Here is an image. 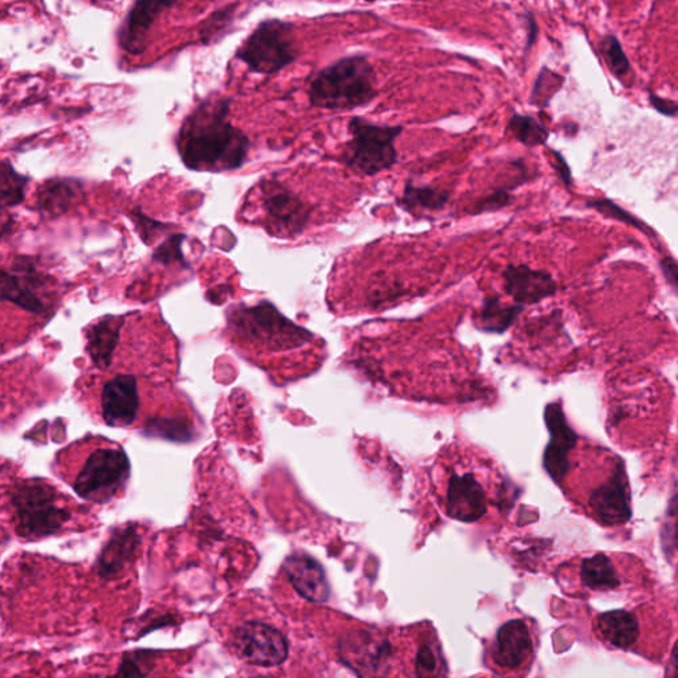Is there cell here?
I'll use <instances>...</instances> for the list:
<instances>
[{
  "label": "cell",
  "instance_id": "obj_1",
  "mask_svg": "<svg viewBox=\"0 0 678 678\" xmlns=\"http://www.w3.org/2000/svg\"><path fill=\"white\" fill-rule=\"evenodd\" d=\"M227 319L235 347L280 384L311 374L324 360L323 342L281 316L269 302L234 306Z\"/></svg>",
  "mask_w": 678,
  "mask_h": 678
},
{
  "label": "cell",
  "instance_id": "obj_39",
  "mask_svg": "<svg viewBox=\"0 0 678 678\" xmlns=\"http://www.w3.org/2000/svg\"><path fill=\"white\" fill-rule=\"evenodd\" d=\"M648 100L655 111L663 114L665 117L675 118L677 116V102L670 99H664V97L650 92Z\"/></svg>",
  "mask_w": 678,
  "mask_h": 678
},
{
  "label": "cell",
  "instance_id": "obj_8",
  "mask_svg": "<svg viewBox=\"0 0 678 678\" xmlns=\"http://www.w3.org/2000/svg\"><path fill=\"white\" fill-rule=\"evenodd\" d=\"M262 189V208L265 214V228L272 236L290 239L305 231L312 219V205H309L288 189L281 181L264 179Z\"/></svg>",
  "mask_w": 678,
  "mask_h": 678
},
{
  "label": "cell",
  "instance_id": "obj_5",
  "mask_svg": "<svg viewBox=\"0 0 678 678\" xmlns=\"http://www.w3.org/2000/svg\"><path fill=\"white\" fill-rule=\"evenodd\" d=\"M15 508L16 535L26 541L58 535L72 519L68 508L59 506V494L50 484L33 480L21 484L11 494Z\"/></svg>",
  "mask_w": 678,
  "mask_h": 678
},
{
  "label": "cell",
  "instance_id": "obj_35",
  "mask_svg": "<svg viewBox=\"0 0 678 678\" xmlns=\"http://www.w3.org/2000/svg\"><path fill=\"white\" fill-rule=\"evenodd\" d=\"M233 20L234 11L228 8L216 11L215 14H212L209 20L205 21L204 27L201 29V36L204 45H208L209 41L216 39L217 34L224 32V29L233 23Z\"/></svg>",
  "mask_w": 678,
  "mask_h": 678
},
{
  "label": "cell",
  "instance_id": "obj_25",
  "mask_svg": "<svg viewBox=\"0 0 678 678\" xmlns=\"http://www.w3.org/2000/svg\"><path fill=\"white\" fill-rule=\"evenodd\" d=\"M32 178L21 174L8 160L0 161V212L17 208L26 201Z\"/></svg>",
  "mask_w": 678,
  "mask_h": 678
},
{
  "label": "cell",
  "instance_id": "obj_22",
  "mask_svg": "<svg viewBox=\"0 0 678 678\" xmlns=\"http://www.w3.org/2000/svg\"><path fill=\"white\" fill-rule=\"evenodd\" d=\"M531 650L529 628L524 622L513 620L500 629L492 656L500 667L516 669L530 657Z\"/></svg>",
  "mask_w": 678,
  "mask_h": 678
},
{
  "label": "cell",
  "instance_id": "obj_24",
  "mask_svg": "<svg viewBox=\"0 0 678 678\" xmlns=\"http://www.w3.org/2000/svg\"><path fill=\"white\" fill-rule=\"evenodd\" d=\"M598 629L610 644L619 648L632 646L639 636L638 620L626 611H611L599 616Z\"/></svg>",
  "mask_w": 678,
  "mask_h": 678
},
{
  "label": "cell",
  "instance_id": "obj_37",
  "mask_svg": "<svg viewBox=\"0 0 678 678\" xmlns=\"http://www.w3.org/2000/svg\"><path fill=\"white\" fill-rule=\"evenodd\" d=\"M416 667L420 678H438V663H436L434 651L428 645L420 648Z\"/></svg>",
  "mask_w": 678,
  "mask_h": 678
},
{
  "label": "cell",
  "instance_id": "obj_12",
  "mask_svg": "<svg viewBox=\"0 0 678 678\" xmlns=\"http://www.w3.org/2000/svg\"><path fill=\"white\" fill-rule=\"evenodd\" d=\"M142 537L137 525L120 526L112 530L93 563L92 573L104 582L121 577L126 567L136 560Z\"/></svg>",
  "mask_w": 678,
  "mask_h": 678
},
{
  "label": "cell",
  "instance_id": "obj_29",
  "mask_svg": "<svg viewBox=\"0 0 678 678\" xmlns=\"http://www.w3.org/2000/svg\"><path fill=\"white\" fill-rule=\"evenodd\" d=\"M605 64H607L611 74L623 84H629L633 78L631 62L623 48L622 42L614 34L605 35L599 42Z\"/></svg>",
  "mask_w": 678,
  "mask_h": 678
},
{
  "label": "cell",
  "instance_id": "obj_3",
  "mask_svg": "<svg viewBox=\"0 0 678 678\" xmlns=\"http://www.w3.org/2000/svg\"><path fill=\"white\" fill-rule=\"evenodd\" d=\"M307 96L314 108L353 111L377 99V75L365 54H353L321 70L309 85Z\"/></svg>",
  "mask_w": 678,
  "mask_h": 678
},
{
  "label": "cell",
  "instance_id": "obj_16",
  "mask_svg": "<svg viewBox=\"0 0 678 678\" xmlns=\"http://www.w3.org/2000/svg\"><path fill=\"white\" fill-rule=\"evenodd\" d=\"M174 2H136L127 12L118 29V46L130 54H141L147 51L148 36L154 23Z\"/></svg>",
  "mask_w": 678,
  "mask_h": 678
},
{
  "label": "cell",
  "instance_id": "obj_9",
  "mask_svg": "<svg viewBox=\"0 0 678 678\" xmlns=\"http://www.w3.org/2000/svg\"><path fill=\"white\" fill-rule=\"evenodd\" d=\"M51 281L36 268L33 258L16 256L10 268L0 266V301L42 316L50 309L46 292Z\"/></svg>",
  "mask_w": 678,
  "mask_h": 678
},
{
  "label": "cell",
  "instance_id": "obj_28",
  "mask_svg": "<svg viewBox=\"0 0 678 678\" xmlns=\"http://www.w3.org/2000/svg\"><path fill=\"white\" fill-rule=\"evenodd\" d=\"M582 580L587 587L595 590L615 589L620 583L614 563L603 554L583 561Z\"/></svg>",
  "mask_w": 678,
  "mask_h": 678
},
{
  "label": "cell",
  "instance_id": "obj_2",
  "mask_svg": "<svg viewBox=\"0 0 678 678\" xmlns=\"http://www.w3.org/2000/svg\"><path fill=\"white\" fill-rule=\"evenodd\" d=\"M231 102L228 97H210L181 123L175 145L191 172L226 173L246 165L251 141L233 124Z\"/></svg>",
  "mask_w": 678,
  "mask_h": 678
},
{
  "label": "cell",
  "instance_id": "obj_38",
  "mask_svg": "<svg viewBox=\"0 0 678 678\" xmlns=\"http://www.w3.org/2000/svg\"><path fill=\"white\" fill-rule=\"evenodd\" d=\"M550 154L553 155V161H550L551 167L555 170L556 175L563 181L566 187L573 186V173L570 166L560 151L550 149Z\"/></svg>",
  "mask_w": 678,
  "mask_h": 678
},
{
  "label": "cell",
  "instance_id": "obj_19",
  "mask_svg": "<svg viewBox=\"0 0 678 678\" xmlns=\"http://www.w3.org/2000/svg\"><path fill=\"white\" fill-rule=\"evenodd\" d=\"M385 641L365 631L351 632L339 644V656L344 664L362 677L377 674L381 660L386 656Z\"/></svg>",
  "mask_w": 678,
  "mask_h": 678
},
{
  "label": "cell",
  "instance_id": "obj_33",
  "mask_svg": "<svg viewBox=\"0 0 678 678\" xmlns=\"http://www.w3.org/2000/svg\"><path fill=\"white\" fill-rule=\"evenodd\" d=\"M514 203V196L511 190L498 189L488 196L477 199L476 203L472 205L470 215L493 214L508 208Z\"/></svg>",
  "mask_w": 678,
  "mask_h": 678
},
{
  "label": "cell",
  "instance_id": "obj_42",
  "mask_svg": "<svg viewBox=\"0 0 678 678\" xmlns=\"http://www.w3.org/2000/svg\"><path fill=\"white\" fill-rule=\"evenodd\" d=\"M14 229V221L12 217L8 216L5 219L0 221V241H2L5 236H9Z\"/></svg>",
  "mask_w": 678,
  "mask_h": 678
},
{
  "label": "cell",
  "instance_id": "obj_36",
  "mask_svg": "<svg viewBox=\"0 0 678 678\" xmlns=\"http://www.w3.org/2000/svg\"><path fill=\"white\" fill-rule=\"evenodd\" d=\"M131 219L135 221L139 236L148 246H150L151 238H153V233H159L161 229L166 228V224L150 219L139 209L131 212Z\"/></svg>",
  "mask_w": 678,
  "mask_h": 678
},
{
  "label": "cell",
  "instance_id": "obj_20",
  "mask_svg": "<svg viewBox=\"0 0 678 678\" xmlns=\"http://www.w3.org/2000/svg\"><path fill=\"white\" fill-rule=\"evenodd\" d=\"M84 184L75 178L48 179L36 193L35 210L45 219H58L83 201Z\"/></svg>",
  "mask_w": 678,
  "mask_h": 678
},
{
  "label": "cell",
  "instance_id": "obj_4",
  "mask_svg": "<svg viewBox=\"0 0 678 678\" xmlns=\"http://www.w3.org/2000/svg\"><path fill=\"white\" fill-rule=\"evenodd\" d=\"M350 139L344 145L341 161L351 172L363 177H375L398 163L395 142L402 135V125H380L362 117L349 121Z\"/></svg>",
  "mask_w": 678,
  "mask_h": 678
},
{
  "label": "cell",
  "instance_id": "obj_27",
  "mask_svg": "<svg viewBox=\"0 0 678 678\" xmlns=\"http://www.w3.org/2000/svg\"><path fill=\"white\" fill-rule=\"evenodd\" d=\"M506 130L529 149L544 147L550 137L548 127L530 114L513 113L507 121Z\"/></svg>",
  "mask_w": 678,
  "mask_h": 678
},
{
  "label": "cell",
  "instance_id": "obj_21",
  "mask_svg": "<svg viewBox=\"0 0 678 678\" xmlns=\"http://www.w3.org/2000/svg\"><path fill=\"white\" fill-rule=\"evenodd\" d=\"M125 325L126 316H108L90 326L87 332V351L93 365L100 371L111 368Z\"/></svg>",
  "mask_w": 678,
  "mask_h": 678
},
{
  "label": "cell",
  "instance_id": "obj_10",
  "mask_svg": "<svg viewBox=\"0 0 678 678\" xmlns=\"http://www.w3.org/2000/svg\"><path fill=\"white\" fill-rule=\"evenodd\" d=\"M236 648L243 658L259 667H276L288 657L286 638L276 628L263 623L250 622L236 629Z\"/></svg>",
  "mask_w": 678,
  "mask_h": 678
},
{
  "label": "cell",
  "instance_id": "obj_23",
  "mask_svg": "<svg viewBox=\"0 0 678 678\" xmlns=\"http://www.w3.org/2000/svg\"><path fill=\"white\" fill-rule=\"evenodd\" d=\"M451 191L435 186H416L414 181H405L398 205L415 217H423L427 212H438L450 203Z\"/></svg>",
  "mask_w": 678,
  "mask_h": 678
},
{
  "label": "cell",
  "instance_id": "obj_6",
  "mask_svg": "<svg viewBox=\"0 0 678 678\" xmlns=\"http://www.w3.org/2000/svg\"><path fill=\"white\" fill-rule=\"evenodd\" d=\"M235 58L252 74L271 76L286 70L299 58L293 24L281 20L259 23Z\"/></svg>",
  "mask_w": 678,
  "mask_h": 678
},
{
  "label": "cell",
  "instance_id": "obj_41",
  "mask_svg": "<svg viewBox=\"0 0 678 678\" xmlns=\"http://www.w3.org/2000/svg\"><path fill=\"white\" fill-rule=\"evenodd\" d=\"M660 268H662L665 280H667L669 286L674 288V290H676L678 265H677L675 258L665 256L662 260H660Z\"/></svg>",
  "mask_w": 678,
  "mask_h": 678
},
{
  "label": "cell",
  "instance_id": "obj_14",
  "mask_svg": "<svg viewBox=\"0 0 678 678\" xmlns=\"http://www.w3.org/2000/svg\"><path fill=\"white\" fill-rule=\"evenodd\" d=\"M502 278L505 292L519 306L538 304L558 292V282L553 275L526 264H508L502 272Z\"/></svg>",
  "mask_w": 678,
  "mask_h": 678
},
{
  "label": "cell",
  "instance_id": "obj_26",
  "mask_svg": "<svg viewBox=\"0 0 678 678\" xmlns=\"http://www.w3.org/2000/svg\"><path fill=\"white\" fill-rule=\"evenodd\" d=\"M524 312V306L502 304L498 296H488L478 313V325L490 332H502Z\"/></svg>",
  "mask_w": 678,
  "mask_h": 678
},
{
  "label": "cell",
  "instance_id": "obj_13",
  "mask_svg": "<svg viewBox=\"0 0 678 678\" xmlns=\"http://www.w3.org/2000/svg\"><path fill=\"white\" fill-rule=\"evenodd\" d=\"M590 505L595 516L607 526L627 524L632 516L625 465L617 464L613 475L593 490Z\"/></svg>",
  "mask_w": 678,
  "mask_h": 678
},
{
  "label": "cell",
  "instance_id": "obj_30",
  "mask_svg": "<svg viewBox=\"0 0 678 678\" xmlns=\"http://www.w3.org/2000/svg\"><path fill=\"white\" fill-rule=\"evenodd\" d=\"M586 208L597 211L598 214L607 217V219L638 229V231L650 236V238H657L656 233L644 221H641L640 217L635 216L631 212L623 209L622 205L611 201L608 198L591 199V201L586 202Z\"/></svg>",
  "mask_w": 678,
  "mask_h": 678
},
{
  "label": "cell",
  "instance_id": "obj_34",
  "mask_svg": "<svg viewBox=\"0 0 678 678\" xmlns=\"http://www.w3.org/2000/svg\"><path fill=\"white\" fill-rule=\"evenodd\" d=\"M186 239L184 234H175L163 241L162 244L155 248L153 253V262L161 264L180 263L185 266L184 252H181V243Z\"/></svg>",
  "mask_w": 678,
  "mask_h": 678
},
{
  "label": "cell",
  "instance_id": "obj_40",
  "mask_svg": "<svg viewBox=\"0 0 678 678\" xmlns=\"http://www.w3.org/2000/svg\"><path fill=\"white\" fill-rule=\"evenodd\" d=\"M524 22L526 28L525 54H528L531 48L535 47L538 36H540V24H538L531 11L525 12Z\"/></svg>",
  "mask_w": 678,
  "mask_h": 678
},
{
  "label": "cell",
  "instance_id": "obj_7",
  "mask_svg": "<svg viewBox=\"0 0 678 678\" xmlns=\"http://www.w3.org/2000/svg\"><path fill=\"white\" fill-rule=\"evenodd\" d=\"M130 477V463L121 448H100L85 462L74 489L78 498L106 504L124 490Z\"/></svg>",
  "mask_w": 678,
  "mask_h": 678
},
{
  "label": "cell",
  "instance_id": "obj_31",
  "mask_svg": "<svg viewBox=\"0 0 678 678\" xmlns=\"http://www.w3.org/2000/svg\"><path fill=\"white\" fill-rule=\"evenodd\" d=\"M154 652L151 651H130L125 652L118 668L113 675H109L106 678H145L149 675L151 667H153Z\"/></svg>",
  "mask_w": 678,
  "mask_h": 678
},
{
  "label": "cell",
  "instance_id": "obj_32",
  "mask_svg": "<svg viewBox=\"0 0 678 678\" xmlns=\"http://www.w3.org/2000/svg\"><path fill=\"white\" fill-rule=\"evenodd\" d=\"M565 83V77L543 66L538 75L530 95V102L538 108H547L553 97L560 92Z\"/></svg>",
  "mask_w": 678,
  "mask_h": 678
},
{
  "label": "cell",
  "instance_id": "obj_18",
  "mask_svg": "<svg viewBox=\"0 0 678 678\" xmlns=\"http://www.w3.org/2000/svg\"><path fill=\"white\" fill-rule=\"evenodd\" d=\"M290 583L306 601L325 603L330 598V586L324 568L306 554H294L284 563Z\"/></svg>",
  "mask_w": 678,
  "mask_h": 678
},
{
  "label": "cell",
  "instance_id": "obj_17",
  "mask_svg": "<svg viewBox=\"0 0 678 678\" xmlns=\"http://www.w3.org/2000/svg\"><path fill=\"white\" fill-rule=\"evenodd\" d=\"M445 511L462 523H476L487 513V495L475 475H452L448 481Z\"/></svg>",
  "mask_w": 678,
  "mask_h": 678
},
{
  "label": "cell",
  "instance_id": "obj_15",
  "mask_svg": "<svg viewBox=\"0 0 678 678\" xmlns=\"http://www.w3.org/2000/svg\"><path fill=\"white\" fill-rule=\"evenodd\" d=\"M544 420H547L551 439L547 451H544L543 466L549 476L556 484H560L570 469L568 457L577 444V435L568 426L560 404L548 405L547 411H544Z\"/></svg>",
  "mask_w": 678,
  "mask_h": 678
},
{
  "label": "cell",
  "instance_id": "obj_43",
  "mask_svg": "<svg viewBox=\"0 0 678 678\" xmlns=\"http://www.w3.org/2000/svg\"><path fill=\"white\" fill-rule=\"evenodd\" d=\"M15 678H32V677H21V676H16Z\"/></svg>",
  "mask_w": 678,
  "mask_h": 678
},
{
  "label": "cell",
  "instance_id": "obj_11",
  "mask_svg": "<svg viewBox=\"0 0 678 678\" xmlns=\"http://www.w3.org/2000/svg\"><path fill=\"white\" fill-rule=\"evenodd\" d=\"M142 407L141 387L133 374H118L106 381L101 395L102 419L111 427H131Z\"/></svg>",
  "mask_w": 678,
  "mask_h": 678
}]
</instances>
